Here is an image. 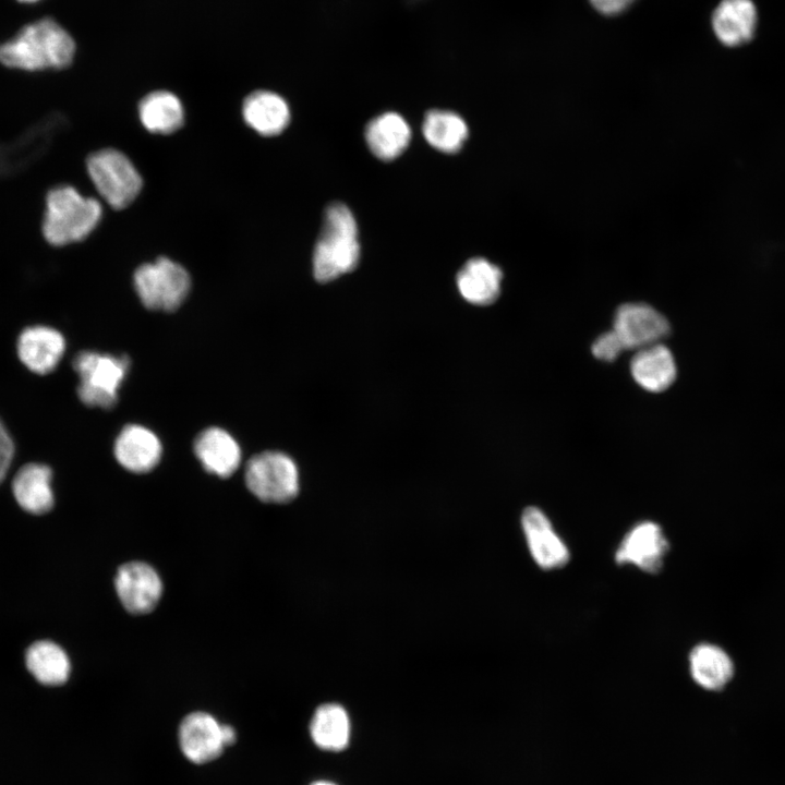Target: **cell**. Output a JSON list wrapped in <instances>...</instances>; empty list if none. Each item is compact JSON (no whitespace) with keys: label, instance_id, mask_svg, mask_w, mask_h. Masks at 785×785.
<instances>
[{"label":"cell","instance_id":"obj_1","mask_svg":"<svg viewBox=\"0 0 785 785\" xmlns=\"http://www.w3.org/2000/svg\"><path fill=\"white\" fill-rule=\"evenodd\" d=\"M75 51L68 31L52 19H41L0 45V62L25 71L59 70L72 63Z\"/></svg>","mask_w":785,"mask_h":785},{"label":"cell","instance_id":"obj_2","mask_svg":"<svg viewBox=\"0 0 785 785\" xmlns=\"http://www.w3.org/2000/svg\"><path fill=\"white\" fill-rule=\"evenodd\" d=\"M102 207L69 184L50 189L45 197L41 231L53 246H64L87 238L98 226Z\"/></svg>","mask_w":785,"mask_h":785},{"label":"cell","instance_id":"obj_3","mask_svg":"<svg viewBox=\"0 0 785 785\" xmlns=\"http://www.w3.org/2000/svg\"><path fill=\"white\" fill-rule=\"evenodd\" d=\"M360 256L358 227L351 210L341 203L330 204L313 254L316 280L327 282L355 268Z\"/></svg>","mask_w":785,"mask_h":785},{"label":"cell","instance_id":"obj_4","mask_svg":"<svg viewBox=\"0 0 785 785\" xmlns=\"http://www.w3.org/2000/svg\"><path fill=\"white\" fill-rule=\"evenodd\" d=\"M73 369L80 377L77 396L81 401L88 407L110 409L118 401L130 360L125 355L82 351L74 358Z\"/></svg>","mask_w":785,"mask_h":785},{"label":"cell","instance_id":"obj_5","mask_svg":"<svg viewBox=\"0 0 785 785\" xmlns=\"http://www.w3.org/2000/svg\"><path fill=\"white\" fill-rule=\"evenodd\" d=\"M138 299L149 310L174 311L189 294L191 278L183 266L167 257L141 265L133 276Z\"/></svg>","mask_w":785,"mask_h":785},{"label":"cell","instance_id":"obj_6","mask_svg":"<svg viewBox=\"0 0 785 785\" xmlns=\"http://www.w3.org/2000/svg\"><path fill=\"white\" fill-rule=\"evenodd\" d=\"M88 176L100 196L116 209L130 205L142 189V178L120 150L105 148L88 156Z\"/></svg>","mask_w":785,"mask_h":785},{"label":"cell","instance_id":"obj_7","mask_svg":"<svg viewBox=\"0 0 785 785\" xmlns=\"http://www.w3.org/2000/svg\"><path fill=\"white\" fill-rule=\"evenodd\" d=\"M245 484L262 502L288 503L299 493L298 467L292 458L283 452L264 451L247 461Z\"/></svg>","mask_w":785,"mask_h":785},{"label":"cell","instance_id":"obj_8","mask_svg":"<svg viewBox=\"0 0 785 785\" xmlns=\"http://www.w3.org/2000/svg\"><path fill=\"white\" fill-rule=\"evenodd\" d=\"M669 543L662 528L653 521L633 526L615 553L618 565H632L644 572L657 573L664 564Z\"/></svg>","mask_w":785,"mask_h":785},{"label":"cell","instance_id":"obj_9","mask_svg":"<svg viewBox=\"0 0 785 785\" xmlns=\"http://www.w3.org/2000/svg\"><path fill=\"white\" fill-rule=\"evenodd\" d=\"M663 314L644 303L620 305L614 316L613 330L625 350H639L660 342L669 333Z\"/></svg>","mask_w":785,"mask_h":785},{"label":"cell","instance_id":"obj_10","mask_svg":"<svg viewBox=\"0 0 785 785\" xmlns=\"http://www.w3.org/2000/svg\"><path fill=\"white\" fill-rule=\"evenodd\" d=\"M114 588L124 608L132 614L152 612L162 595V581L158 572L143 561H129L119 567Z\"/></svg>","mask_w":785,"mask_h":785},{"label":"cell","instance_id":"obj_11","mask_svg":"<svg viewBox=\"0 0 785 785\" xmlns=\"http://www.w3.org/2000/svg\"><path fill=\"white\" fill-rule=\"evenodd\" d=\"M521 527L530 554L541 569L554 570L568 563L567 545L540 508L527 507L521 515Z\"/></svg>","mask_w":785,"mask_h":785},{"label":"cell","instance_id":"obj_12","mask_svg":"<svg viewBox=\"0 0 785 785\" xmlns=\"http://www.w3.org/2000/svg\"><path fill=\"white\" fill-rule=\"evenodd\" d=\"M178 736L183 754L197 764L216 759L227 747L224 724L206 712L188 714L179 726Z\"/></svg>","mask_w":785,"mask_h":785},{"label":"cell","instance_id":"obj_13","mask_svg":"<svg viewBox=\"0 0 785 785\" xmlns=\"http://www.w3.org/2000/svg\"><path fill=\"white\" fill-rule=\"evenodd\" d=\"M61 122L60 118L50 116L29 128L19 140L0 145V178L19 173L39 159Z\"/></svg>","mask_w":785,"mask_h":785},{"label":"cell","instance_id":"obj_14","mask_svg":"<svg viewBox=\"0 0 785 785\" xmlns=\"http://www.w3.org/2000/svg\"><path fill=\"white\" fill-rule=\"evenodd\" d=\"M117 461L128 471L146 473L156 468L162 455L158 436L140 424L124 426L114 442Z\"/></svg>","mask_w":785,"mask_h":785},{"label":"cell","instance_id":"obj_15","mask_svg":"<svg viewBox=\"0 0 785 785\" xmlns=\"http://www.w3.org/2000/svg\"><path fill=\"white\" fill-rule=\"evenodd\" d=\"M65 350L63 336L47 326L24 329L17 340L20 360L32 372L45 375L59 364Z\"/></svg>","mask_w":785,"mask_h":785},{"label":"cell","instance_id":"obj_16","mask_svg":"<svg viewBox=\"0 0 785 785\" xmlns=\"http://www.w3.org/2000/svg\"><path fill=\"white\" fill-rule=\"evenodd\" d=\"M194 452L203 468L219 478L233 474L241 463V448L227 431L208 427L194 440Z\"/></svg>","mask_w":785,"mask_h":785},{"label":"cell","instance_id":"obj_17","mask_svg":"<svg viewBox=\"0 0 785 785\" xmlns=\"http://www.w3.org/2000/svg\"><path fill=\"white\" fill-rule=\"evenodd\" d=\"M712 28L725 46L748 43L754 35L758 12L752 0H722L712 14Z\"/></svg>","mask_w":785,"mask_h":785},{"label":"cell","instance_id":"obj_18","mask_svg":"<svg viewBox=\"0 0 785 785\" xmlns=\"http://www.w3.org/2000/svg\"><path fill=\"white\" fill-rule=\"evenodd\" d=\"M630 372L636 383L651 392L667 389L677 374L672 352L661 342L637 350Z\"/></svg>","mask_w":785,"mask_h":785},{"label":"cell","instance_id":"obj_19","mask_svg":"<svg viewBox=\"0 0 785 785\" xmlns=\"http://www.w3.org/2000/svg\"><path fill=\"white\" fill-rule=\"evenodd\" d=\"M242 114L246 124L264 136L281 133L290 120L287 101L270 90H255L243 101Z\"/></svg>","mask_w":785,"mask_h":785},{"label":"cell","instance_id":"obj_20","mask_svg":"<svg viewBox=\"0 0 785 785\" xmlns=\"http://www.w3.org/2000/svg\"><path fill=\"white\" fill-rule=\"evenodd\" d=\"M503 274L485 258L469 259L457 275V287L464 300L475 305H488L499 295Z\"/></svg>","mask_w":785,"mask_h":785},{"label":"cell","instance_id":"obj_21","mask_svg":"<svg viewBox=\"0 0 785 785\" xmlns=\"http://www.w3.org/2000/svg\"><path fill=\"white\" fill-rule=\"evenodd\" d=\"M12 490L17 504L31 514H45L53 506L51 470L47 466L22 467L13 479Z\"/></svg>","mask_w":785,"mask_h":785},{"label":"cell","instance_id":"obj_22","mask_svg":"<svg viewBox=\"0 0 785 785\" xmlns=\"http://www.w3.org/2000/svg\"><path fill=\"white\" fill-rule=\"evenodd\" d=\"M411 129L396 112H385L371 120L365 128V141L371 152L383 160H392L408 146Z\"/></svg>","mask_w":785,"mask_h":785},{"label":"cell","instance_id":"obj_23","mask_svg":"<svg viewBox=\"0 0 785 785\" xmlns=\"http://www.w3.org/2000/svg\"><path fill=\"white\" fill-rule=\"evenodd\" d=\"M692 679L703 689L720 690L730 680L734 665L728 654L711 643L696 645L689 654Z\"/></svg>","mask_w":785,"mask_h":785},{"label":"cell","instance_id":"obj_24","mask_svg":"<svg viewBox=\"0 0 785 785\" xmlns=\"http://www.w3.org/2000/svg\"><path fill=\"white\" fill-rule=\"evenodd\" d=\"M138 116L143 126L156 134H169L179 130L184 121L181 100L168 90H155L140 101Z\"/></svg>","mask_w":785,"mask_h":785},{"label":"cell","instance_id":"obj_25","mask_svg":"<svg viewBox=\"0 0 785 785\" xmlns=\"http://www.w3.org/2000/svg\"><path fill=\"white\" fill-rule=\"evenodd\" d=\"M350 733V718L342 705L325 703L315 710L310 723V734L318 748L341 751L349 744Z\"/></svg>","mask_w":785,"mask_h":785},{"label":"cell","instance_id":"obj_26","mask_svg":"<svg viewBox=\"0 0 785 785\" xmlns=\"http://www.w3.org/2000/svg\"><path fill=\"white\" fill-rule=\"evenodd\" d=\"M26 666L38 681L49 686L65 683L71 671L67 653L51 641L33 643L26 652Z\"/></svg>","mask_w":785,"mask_h":785},{"label":"cell","instance_id":"obj_27","mask_svg":"<svg viewBox=\"0 0 785 785\" xmlns=\"http://www.w3.org/2000/svg\"><path fill=\"white\" fill-rule=\"evenodd\" d=\"M422 132L427 143L444 153L458 152L468 136V126L457 113L431 110L425 114Z\"/></svg>","mask_w":785,"mask_h":785},{"label":"cell","instance_id":"obj_28","mask_svg":"<svg viewBox=\"0 0 785 785\" xmlns=\"http://www.w3.org/2000/svg\"><path fill=\"white\" fill-rule=\"evenodd\" d=\"M624 350L620 339L613 329L600 335L592 345L593 355L607 362L615 360Z\"/></svg>","mask_w":785,"mask_h":785},{"label":"cell","instance_id":"obj_29","mask_svg":"<svg viewBox=\"0 0 785 785\" xmlns=\"http://www.w3.org/2000/svg\"><path fill=\"white\" fill-rule=\"evenodd\" d=\"M14 455L13 442L0 421V482L4 479Z\"/></svg>","mask_w":785,"mask_h":785},{"label":"cell","instance_id":"obj_30","mask_svg":"<svg viewBox=\"0 0 785 785\" xmlns=\"http://www.w3.org/2000/svg\"><path fill=\"white\" fill-rule=\"evenodd\" d=\"M635 0H590L591 4L604 15H616L625 11Z\"/></svg>","mask_w":785,"mask_h":785},{"label":"cell","instance_id":"obj_31","mask_svg":"<svg viewBox=\"0 0 785 785\" xmlns=\"http://www.w3.org/2000/svg\"><path fill=\"white\" fill-rule=\"evenodd\" d=\"M311 785H336V784L333 782H329V781L321 780V781H316V782L312 783Z\"/></svg>","mask_w":785,"mask_h":785},{"label":"cell","instance_id":"obj_32","mask_svg":"<svg viewBox=\"0 0 785 785\" xmlns=\"http://www.w3.org/2000/svg\"><path fill=\"white\" fill-rule=\"evenodd\" d=\"M17 1L29 3V2H36L38 0H17Z\"/></svg>","mask_w":785,"mask_h":785}]
</instances>
